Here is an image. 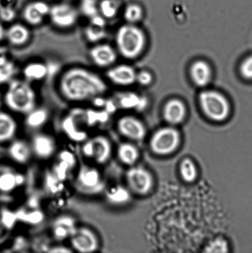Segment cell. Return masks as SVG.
Segmentation results:
<instances>
[{
    "label": "cell",
    "mask_w": 252,
    "mask_h": 253,
    "mask_svg": "<svg viewBox=\"0 0 252 253\" xmlns=\"http://www.w3.org/2000/svg\"><path fill=\"white\" fill-rule=\"evenodd\" d=\"M59 88L66 100L82 102L103 96L108 91V85L95 72L83 67L75 66L62 74Z\"/></svg>",
    "instance_id": "cell-1"
},
{
    "label": "cell",
    "mask_w": 252,
    "mask_h": 253,
    "mask_svg": "<svg viewBox=\"0 0 252 253\" xmlns=\"http://www.w3.org/2000/svg\"><path fill=\"white\" fill-rule=\"evenodd\" d=\"M4 101L10 110L27 115L36 108V95L28 81L12 79L5 93Z\"/></svg>",
    "instance_id": "cell-2"
},
{
    "label": "cell",
    "mask_w": 252,
    "mask_h": 253,
    "mask_svg": "<svg viewBox=\"0 0 252 253\" xmlns=\"http://www.w3.org/2000/svg\"><path fill=\"white\" fill-rule=\"evenodd\" d=\"M115 41L118 50L123 57L134 59L144 49L145 39L142 30L130 24L124 25L118 29Z\"/></svg>",
    "instance_id": "cell-3"
},
{
    "label": "cell",
    "mask_w": 252,
    "mask_h": 253,
    "mask_svg": "<svg viewBox=\"0 0 252 253\" xmlns=\"http://www.w3.org/2000/svg\"><path fill=\"white\" fill-rule=\"evenodd\" d=\"M199 103L207 117L216 121H221L228 117L230 111L228 101L216 91L206 90L199 95Z\"/></svg>",
    "instance_id": "cell-4"
},
{
    "label": "cell",
    "mask_w": 252,
    "mask_h": 253,
    "mask_svg": "<svg viewBox=\"0 0 252 253\" xmlns=\"http://www.w3.org/2000/svg\"><path fill=\"white\" fill-rule=\"evenodd\" d=\"M76 184L81 192L87 194L101 192L105 185L99 171L85 165L81 166L79 170Z\"/></svg>",
    "instance_id": "cell-5"
},
{
    "label": "cell",
    "mask_w": 252,
    "mask_h": 253,
    "mask_svg": "<svg viewBox=\"0 0 252 253\" xmlns=\"http://www.w3.org/2000/svg\"><path fill=\"white\" fill-rule=\"evenodd\" d=\"M180 135L177 130L170 127L160 129L151 140V147L155 153L165 155L173 152L179 146Z\"/></svg>",
    "instance_id": "cell-6"
},
{
    "label": "cell",
    "mask_w": 252,
    "mask_h": 253,
    "mask_svg": "<svg viewBox=\"0 0 252 253\" xmlns=\"http://www.w3.org/2000/svg\"><path fill=\"white\" fill-rule=\"evenodd\" d=\"M111 144L105 136H98L86 141L82 147L83 155L92 158L99 164H104L109 160Z\"/></svg>",
    "instance_id": "cell-7"
},
{
    "label": "cell",
    "mask_w": 252,
    "mask_h": 253,
    "mask_svg": "<svg viewBox=\"0 0 252 253\" xmlns=\"http://www.w3.org/2000/svg\"><path fill=\"white\" fill-rule=\"evenodd\" d=\"M49 16L52 23L61 29L72 27L78 18L77 11L70 4L64 2L51 6Z\"/></svg>",
    "instance_id": "cell-8"
},
{
    "label": "cell",
    "mask_w": 252,
    "mask_h": 253,
    "mask_svg": "<svg viewBox=\"0 0 252 253\" xmlns=\"http://www.w3.org/2000/svg\"><path fill=\"white\" fill-rule=\"evenodd\" d=\"M71 236L72 246L76 252L93 253L98 249V238L95 233L88 228L75 229Z\"/></svg>",
    "instance_id": "cell-9"
},
{
    "label": "cell",
    "mask_w": 252,
    "mask_h": 253,
    "mask_svg": "<svg viewBox=\"0 0 252 253\" xmlns=\"http://www.w3.org/2000/svg\"><path fill=\"white\" fill-rule=\"evenodd\" d=\"M127 177L130 187L140 194H145L152 187L151 175L144 169L140 167L133 168L128 171Z\"/></svg>",
    "instance_id": "cell-10"
},
{
    "label": "cell",
    "mask_w": 252,
    "mask_h": 253,
    "mask_svg": "<svg viewBox=\"0 0 252 253\" xmlns=\"http://www.w3.org/2000/svg\"><path fill=\"white\" fill-rule=\"evenodd\" d=\"M91 60L100 68L112 65L117 59V53L110 44L101 43L94 46L90 51Z\"/></svg>",
    "instance_id": "cell-11"
},
{
    "label": "cell",
    "mask_w": 252,
    "mask_h": 253,
    "mask_svg": "<svg viewBox=\"0 0 252 253\" xmlns=\"http://www.w3.org/2000/svg\"><path fill=\"white\" fill-rule=\"evenodd\" d=\"M32 153L41 159H48L53 156L56 151V143L51 136L44 133H38L32 138Z\"/></svg>",
    "instance_id": "cell-12"
},
{
    "label": "cell",
    "mask_w": 252,
    "mask_h": 253,
    "mask_svg": "<svg viewBox=\"0 0 252 253\" xmlns=\"http://www.w3.org/2000/svg\"><path fill=\"white\" fill-rule=\"evenodd\" d=\"M107 77L108 80L115 85L128 86L136 81L137 73L132 67L127 64H120L108 69Z\"/></svg>",
    "instance_id": "cell-13"
},
{
    "label": "cell",
    "mask_w": 252,
    "mask_h": 253,
    "mask_svg": "<svg viewBox=\"0 0 252 253\" xmlns=\"http://www.w3.org/2000/svg\"><path fill=\"white\" fill-rule=\"evenodd\" d=\"M118 128L123 135L133 140H141L145 135V129L143 124L132 116L121 118L118 121Z\"/></svg>",
    "instance_id": "cell-14"
},
{
    "label": "cell",
    "mask_w": 252,
    "mask_h": 253,
    "mask_svg": "<svg viewBox=\"0 0 252 253\" xmlns=\"http://www.w3.org/2000/svg\"><path fill=\"white\" fill-rule=\"evenodd\" d=\"M31 32L28 27L24 24H12L6 31L5 37L12 45L20 46L24 45L31 39Z\"/></svg>",
    "instance_id": "cell-15"
},
{
    "label": "cell",
    "mask_w": 252,
    "mask_h": 253,
    "mask_svg": "<svg viewBox=\"0 0 252 253\" xmlns=\"http://www.w3.org/2000/svg\"><path fill=\"white\" fill-rule=\"evenodd\" d=\"M186 115V108L182 101L173 99L166 104L164 108V118L168 123L172 125L179 124Z\"/></svg>",
    "instance_id": "cell-16"
},
{
    "label": "cell",
    "mask_w": 252,
    "mask_h": 253,
    "mask_svg": "<svg viewBox=\"0 0 252 253\" xmlns=\"http://www.w3.org/2000/svg\"><path fill=\"white\" fill-rule=\"evenodd\" d=\"M191 76L194 84L202 87L206 86L211 80V69L206 62L197 61L191 66Z\"/></svg>",
    "instance_id": "cell-17"
},
{
    "label": "cell",
    "mask_w": 252,
    "mask_h": 253,
    "mask_svg": "<svg viewBox=\"0 0 252 253\" xmlns=\"http://www.w3.org/2000/svg\"><path fill=\"white\" fill-rule=\"evenodd\" d=\"M31 146L26 141L16 140L9 148V155L12 160L19 164H25L31 158Z\"/></svg>",
    "instance_id": "cell-18"
},
{
    "label": "cell",
    "mask_w": 252,
    "mask_h": 253,
    "mask_svg": "<svg viewBox=\"0 0 252 253\" xmlns=\"http://www.w3.org/2000/svg\"><path fill=\"white\" fill-rule=\"evenodd\" d=\"M17 131V123L9 114L0 112V142L11 140Z\"/></svg>",
    "instance_id": "cell-19"
},
{
    "label": "cell",
    "mask_w": 252,
    "mask_h": 253,
    "mask_svg": "<svg viewBox=\"0 0 252 253\" xmlns=\"http://www.w3.org/2000/svg\"><path fill=\"white\" fill-rule=\"evenodd\" d=\"M48 66L40 62L29 63L23 69V75L27 81L43 80L48 75Z\"/></svg>",
    "instance_id": "cell-20"
},
{
    "label": "cell",
    "mask_w": 252,
    "mask_h": 253,
    "mask_svg": "<svg viewBox=\"0 0 252 253\" xmlns=\"http://www.w3.org/2000/svg\"><path fill=\"white\" fill-rule=\"evenodd\" d=\"M48 118V113L44 109H36L27 114L26 126L30 128L36 129L41 127L46 123Z\"/></svg>",
    "instance_id": "cell-21"
},
{
    "label": "cell",
    "mask_w": 252,
    "mask_h": 253,
    "mask_svg": "<svg viewBox=\"0 0 252 253\" xmlns=\"http://www.w3.org/2000/svg\"><path fill=\"white\" fill-rule=\"evenodd\" d=\"M106 197L108 202L113 205H123L129 201L130 195L125 188L122 186H115L108 190L106 192Z\"/></svg>",
    "instance_id": "cell-22"
},
{
    "label": "cell",
    "mask_w": 252,
    "mask_h": 253,
    "mask_svg": "<svg viewBox=\"0 0 252 253\" xmlns=\"http://www.w3.org/2000/svg\"><path fill=\"white\" fill-rule=\"evenodd\" d=\"M16 65L6 56L0 55V84L9 83L16 73Z\"/></svg>",
    "instance_id": "cell-23"
},
{
    "label": "cell",
    "mask_w": 252,
    "mask_h": 253,
    "mask_svg": "<svg viewBox=\"0 0 252 253\" xmlns=\"http://www.w3.org/2000/svg\"><path fill=\"white\" fill-rule=\"evenodd\" d=\"M22 17L27 23L32 26H39L43 22L45 17L36 9L33 2H30L24 7Z\"/></svg>",
    "instance_id": "cell-24"
},
{
    "label": "cell",
    "mask_w": 252,
    "mask_h": 253,
    "mask_svg": "<svg viewBox=\"0 0 252 253\" xmlns=\"http://www.w3.org/2000/svg\"><path fill=\"white\" fill-rule=\"evenodd\" d=\"M120 160L125 165H131L136 162L138 158L137 149L130 143H122L118 149Z\"/></svg>",
    "instance_id": "cell-25"
},
{
    "label": "cell",
    "mask_w": 252,
    "mask_h": 253,
    "mask_svg": "<svg viewBox=\"0 0 252 253\" xmlns=\"http://www.w3.org/2000/svg\"><path fill=\"white\" fill-rule=\"evenodd\" d=\"M22 179L21 176L11 172L0 173V191L2 192H11L20 184Z\"/></svg>",
    "instance_id": "cell-26"
},
{
    "label": "cell",
    "mask_w": 252,
    "mask_h": 253,
    "mask_svg": "<svg viewBox=\"0 0 252 253\" xmlns=\"http://www.w3.org/2000/svg\"><path fill=\"white\" fill-rule=\"evenodd\" d=\"M75 229L72 219L69 217H64L56 223L54 233L57 239L62 240L65 239L69 235H71Z\"/></svg>",
    "instance_id": "cell-27"
},
{
    "label": "cell",
    "mask_w": 252,
    "mask_h": 253,
    "mask_svg": "<svg viewBox=\"0 0 252 253\" xmlns=\"http://www.w3.org/2000/svg\"><path fill=\"white\" fill-rule=\"evenodd\" d=\"M99 13L105 19H112L118 11V4L115 0H101L98 3Z\"/></svg>",
    "instance_id": "cell-28"
},
{
    "label": "cell",
    "mask_w": 252,
    "mask_h": 253,
    "mask_svg": "<svg viewBox=\"0 0 252 253\" xmlns=\"http://www.w3.org/2000/svg\"><path fill=\"white\" fill-rule=\"evenodd\" d=\"M119 103L123 108H140L145 105V99L135 93L124 94L120 98Z\"/></svg>",
    "instance_id": "cell-29"
},
{
    "label": "cell",
    "mask_w": 252,
    "mask_h": 253,
    "mask_svg": "<svg viewBox=\"0 0 252 253\" xmlns=\"http://www.w3.org/2000/svg\"><path fill=\"white\" fill-rule=\"evenodd\" d=\"M86 39L91 43H98L106 36L105 28L90 24L85 30Z\"/></svg>",
    "instance_id": "cell-30"
},
{
    "label": "cell",
    "mask_w": 252,
    "mask_h": 253,
    "mask_svg": "<svg viewBox=\"0 0 252 253\" xmlns=\"http://www.w3.org/2000/svg\"><path fill=\"white\" fill-rule=\"evenodd\" d=\"M180 172L182 178L187 182H192L196 179L197 177V170L196 166L191 160L186 159L182 161Z\"/></svg>",
    "instance_id": "cell-31"
},
{
    "label": "cell",
    "mask_w": 252,
    "mask_h": 253,
    "mask_svg": "<svg viewBox=\"0 0 252 253\" xmlns=\"http://www.w3.org/2000/svg\"><path fill=\"white\" fill-rule=\"evenodd\" d=\"M143 17L142 7L137 4H132L126 7L124 12V17L127 21L130 24L135 23L140 21Z\"/></svg>",
    "instance_id": "cell-32"
},
{
    "label": "cell",
    "mask_w": 252,
    "mask_h": 253,
    "mask_svg": "<svg viewBox=\"0 0 252 253\" xmlns=\"http://www.w3.org/2000/svg\"><path fill=\"white\" fill-rule=\"evenodd\" d=\"M63 127L67 133L75 140H80V139L85 138V133L78 130L72 118L68 117L65 119L63 123Z\"/></svg>",
    "instance_id": "cell-33"
},
{
    "label": "cell",
    "mask_w": 252,
    "mask_h": 253,
    "mask_svg": "<svg viewBox=\"0 0 252 253\" xmlns=\"http://www.w3.org/2000/svg\"><path fill=\"white\" fill-rule=\"evenodd\" d=\"M80 10L84 16L90 18L100 14L96 0H81Z\"/></svg>",
    "instance_id": "cell-34"
},
{
    "label": "cell",
    "mask_w": 252,
    "mask_h": 253,
    "mask_svg": "<svg viewBox=\"0 0 252 253\" xmlns=\"http://www.w3.org/2000/svg\"><path fill=\"white\" fill-rule=\"evenodd\" d=\"M240 73L246 80L252 81V54L247 57L241 63Z\"/></svg>",
    "instance_id": "cell-35"
},
{
    "label": "cell",
    "mask_w": 252,
    "mask_h": 253,
    "mask_svg": "<svg viewBox=\"0 0 252 253\" xmlns=\"http://www.w3.org/2000/svg\"><path fill=\"white\" fill-rule=\"evenodd\" d=\"M228 251V245L223 240H215L207 247L206 252L209 253H226Z\"/></svg>",
    "instance_id": "cell-36"
},
{
    "label": "cell",
    "mask_w": 252,
    "mask_h": 253,
    "mask_svg": "<svg viewBox=\"0 0 252 253\" xmlns=\"http://www.w3.org/2000/svg\"><path fill=\"white\" fill-rule=\"evenodd\" d=\"M16 16V12L15 10L10 6H4L1 4L0 5V19L5 22H11L13 21Z\"/></svg>",
    "instance_id": "cell-37"
},
{
    "label": "cell",
    "mask_w": 252,
    "mask_h": 253,
    "mask_svg": "<svg viewBox=\"0 0 252 253\" xmlns=\"http://www.w3.org/2000/svg\"><path fill=\"white\" fill-rule=\"evenodd\" d=\"M136 81L142 85H149L152 81V76L147 71H142L138 74H137V79Z\"/></svg>",
    "instance_id": "cell-38"
},
{
    "label": "cell",
    "mask_w": 252,
    "mask_h": 253,
    "mask_svg": "<svg viewBox=\"0 0 252 253\" xmlns=\"http://www.w3.org/2000/svg\"><path fill=\"white\" fill-rule=\"evenodd\" d=\"M90 24L94 25V26L103 27L105 28L106 26V19L103 16H101L100 14L96 15V16L91 17Z\"/></svg>",
    "instance_id": "cell-39"
},
{
    "label": "cell",
    "mask_w": 252,
    "mask_h": 253,
    "mask_svg": "<svg viewBox=\"0 0 252 253\" xmlns=\"http://www.w3.org/2000/svg\"><path fill=\"white\" fill-rule=\"evenodd\" d=\"M60 158L61 160L69 167L73 166L74 162H75V159H74L73 155L70 153L67 152V151H64L61 154Z\"/></svg>",
    "instance_id": "cell-40"
},
{
    "label": "cell",
    "mask_w": 252,
    "mask_h": 253,
    "mask_svg": "<svg viewBox=\"0 0 252 253\" xmlns=\"http://www.w3.org/2000/svg\"><path fill=\"white\" fill-rule=\"evenodd\" d=\"M51 253H70L72 252L70 250L67 249L66 247H54L50 251Z\"/></svg>",
    "instance_id": "cell-41"
},
{
    "label": "cell",
    "mask_w": 252,
    "mask_h": 253,
    "mask_svg": "<svg viewBox=\"0 0 252 253\" xmlns=\"http://www.w3.org/2000/svg\"><path fill=\"white\" fill-rule=\"evenodd\" d=\"M5 33H6V31H5L2 25L0 23V41H1L4 38Z\"/></svg>",
    "instance_id": "cell-42"
},
{
    "label": "cell",
    "mask_w": 252,
    "mask_h": 253,
    "mask_svg": "<svg viewBox=\"0 0 252 253\" xmlns=\"http://www.w3.org/2000/svg\"><path fill=\"white\" fill-rule=\"evenodd\" d=\"M1 4V0H0V5Z\"/></svg>",
    "instance_id": "cell-43"
}]
</instances>
